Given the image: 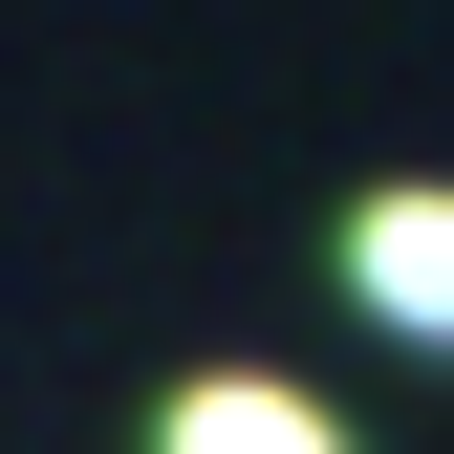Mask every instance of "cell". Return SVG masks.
Instances as JSON below:
<instances>
[{
  "label": "cell",
  "mask_w": 454,
  "mask_h": 454,
  "mask_svg": "<svg viewBox=\"0 0 454 454\" xmlns=\"http://www.w3.org/2000/svg\"><path fill=\"white\" fill-rule=\"evenodd\" d=\"M347 303L389 325V347H433V368H454V174L347 195Z\"/></svg>",
  "instance_id": "6da1fadb"
},
{
  "label": "cell",
  "mask_w": 454,
  "mask_h": 454,
  "mask_svg": "<svg viewBox=\"0 0 454 454\" xmlns=\"http://www.w3.org/2000/svg\"><path fill=\"white\" fill-rule=\"evenodd\" d=\"M152 454H347V411L281 389V368H195L174 411H152Z\"/></svg>",
  "instance_id": "7a4b0ae2"
}]
</instances>
